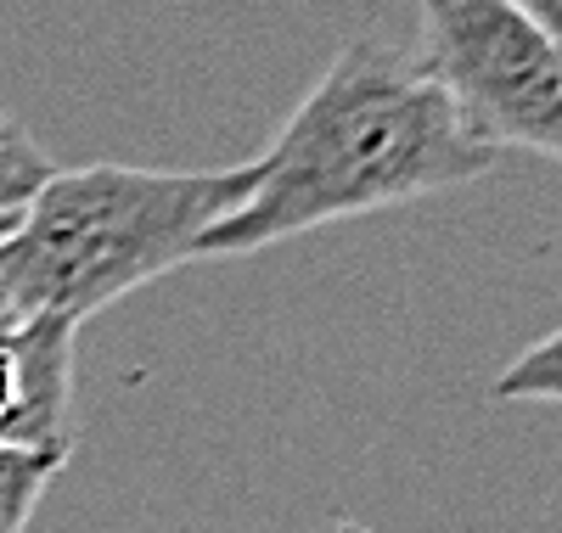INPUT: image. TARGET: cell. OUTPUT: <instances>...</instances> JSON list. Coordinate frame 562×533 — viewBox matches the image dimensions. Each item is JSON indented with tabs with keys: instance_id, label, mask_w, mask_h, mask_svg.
I'll return each instance as SVG.
<instances>
[{
	"instance_id": "cell-1",
	"label": "cell",
	"mask_w": 562,
	"mask_h": 533,
	"mask_svg": "<svg viewBox=\"0 0 562 533\" xmlns=\"http://www.w3.org/2000/svg\"><path fill=\"white\" fill-rule=\"evenodd\" d=\"M254 169L248 203L198 241V259L259 253L321 225L434 197L490 174L495 152L467 135L416 57L383 39H349Z\"/></svg>"
},
{
	"instance_id": "cell-2",
	"label": "cell",
	"mask_w": 562,
	"mask_h": 533,
	"mask_svg": "<svg viewBox=\"0 0 562 533\" xmlns=\"http://www.w3.org/2000/svg\"><path fill=\"white\" fill-rule=\"evenodd\" d=\"M259 169H57L0 241V293L18 320L85 326L124 293L198 259V241L248 203Z\"/></svg>"
},
{
	"instance_id": "cell-3",
	"label": "cell",
	"mask_w": 562,
	"mask_h": 533,
	"mask_svg": "<svg viewBox=\"0 0 562 533\" xmlns=\"http://www.w3.org/2000/svg\"><path fill=\"white\" fill-rule=\"evenodd\" d=\"M422 68L484 152L562 163V63L518 0H422Z\"/></svg>"
},
{
	"instance_id": "cell-4",
	"label": "cell",
	"mask_w": 562,
	"mask_h": 533,
	"mask_svg": "<svg viewBox=\"0 0 562 533\" xmlns=\"http://www.w3.org/2000/svg\"><path fill=\"white\" fill-rule=\"evenodd\" d=\"M79 326L34 315L0 331V444L7 450H63L68 455V399H74Z\"/></svg>"
},
{
	"instance_id": "cell-5",
	"label": "cell",
	"mask_w": 562,
	"mask_h": 533,
	"mask_svg": "<svg viewBox=\"0 0 562 533\" xmlns=\"http://www.w3.org/2000/svg\"><path fill=\"white\" fill-rule=\"evenodd\" d=\"M68 466L63 450H7L0 444V533H29L52 477Z\"/></svg>"
},
{
	"instance_id": "cell-6",
	"label": "cell",
	"mask_w": 562,
	"mask_h": 533,
	"mask_svg": "<svg viewBox=\"0 0 562 533\" xmlns=\"http://www.w3.org/2000/svg\"><path fill=\"white\" fill-rule=\"evenodd\" d=\"M495 405H562V326L546 331L540 343H529L495 382H490Z\"/></svg>"
},
{
	"instance_id": "cell-7",
	"label": "cell",
	"mask_w": 562,
	"mask_h": 533,
	"mask_svg": "<svg viewBox=\"0 0 562 533\" xmlns=\"http://www.w3.org/2000/svg\"><path fill=\"white\" fill-rule=\"evenodd\" d=\"M57 174V163L45 158L34 140L12 124V118H0V219H12L29 208V197Z\"/></svg>"
},
{
	"instance_id": "cell-8",
	"label": "cell",
	"mask_w": 562,
	"mask_h": 533,
	"mask_svg": "<svg viewBox=\"0 0 562 533\" xmlns=\"http://www.w3.org/2000/svg\"><path fill=\"white\" fill-rule=\"evenodd\" d=\"M518 7L546 29V39H551V52H557V63H562V0H518Z\"/></svg>"
},
{
	"instance_id": "cell-9",
	"label": "cell",
	"mask_w": 562,
	"mask_h": 533,
	"mask_svg": "<svg viewBox=\"0 0 562 533\" xmlns=\"http://www.w3.org/2000/svg\"><path fill=\"white\" fill-rule=\"evenodd\" d=\"M12 320H18V315H12V304H7V293H0V331H7Z\"/></svg>"
},
{
	"instance_id": "cell-10",
	"label": "cell",
	"mask_w": 562,
	"mask_h": 533,
	"mask_svg": "<svg viewBox=\"0 0 562 533\" xmlns=\"http://www.w3.org/2000/svg\"><path fill=\"white\" fill-rule=\"evenodd\" d=\"M326 533H366V528H355V522H333V528H326Z\"/></svg>"
}]
</instances>
